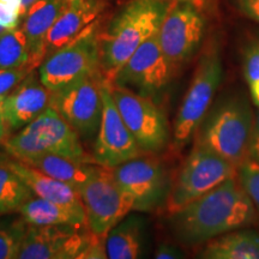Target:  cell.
<instances>
[{
    "label": "cell",
    "mask_w": 259,
    "mask_h": 259,
    "mask_svg": "<svg viewBox=\"0 0 259 259\" xmlns=\"http://www.w3.org/2000/svg\"><path fill=\"white\" fill-rule=\"evenodd\" d=\"M236 178L169 213V228L178 241L200 245L255 222L257 211Z\"/></svg>",
    "instance_id": "obj_1"
},
{
    "label": "cell",
    "mask_w": 259,
    "mask_h": 259,
    "mask_svg": "<svg viewBox=\"0 0 259 259\" xmlns=\"http://www.w3.org/2000/svg\"><path fill=\"white\" fill-rule=\"evenodd\" d=\"M169 4L166 0H131L103 32L99 31L100 70L107 82H112L136 50L156 34Z\"/></svg>",
    "instance_id": "obj_2"
},
{
    "label": "cell",
    "mask_w": 259,
    "mask_h": 259,
    "mask_svg": "<svg viewBox=\"0 0 259 259\" xmlns=\"http://www.w3.org/2000/svg\"><path fill=\"white\" fill-rule=\"evenodd\" d=\"M253 122L254 114L247 97L231 94L204 116L196 132V144L239 167L247 158Z\"/></svg>",
    "instance_id": "obj_3"
},
{
    "label": "cell",
    "mask_w": 259,
    "mask_h": 259,
    "mask_svg": "<svg viewBox=\"0 0 259 259\" xmlns=\"http://www.w3.org/2000/svg\"><path fill=\"white\" fill-rule=\"evenodd\" d=\"M3 147L12 157L18 160L56 154L94 162L92 155L84 150L78 132L52 106L15 135H10Z\"/></svg>",
    "instance_id": "obj_4"
},
{
    "label": "cell",
    "mask_w": 259,
    "mask_h": 259,
    "mask_svg": "<svg viewBox=\"0 0 259 259\" xmlns=\"http://www.w3.org/2000/svg\"><path fill=\"white\" fill-rule=\"evenodd\" d=\"M222 61L216 46L206 48L199 58L192 80L179 107L173 126V144L184 148L196 135L209 112L222 80Z\"/></svg>",
    "instance_id": "obj_5"
},
{
    "label": "cell",
    "mask_w": 259,
    "mask_h": 259,
    "mask_svg": "<svg viewBox=\"0 0 259 259\" xmlns=\"http://www.w3.org/2000/svg\"><path fill=\"white\" fill-rule=\"evenodd\" d=\"M238 167L199 144L194 147L170 185L166 200L168 213L190 204L193 200L221 185L229 178L236 177Z\"/></svg>",
    "instance_id": "obj_6"
},
{
    "label": "cell",
    "mask_w": 259,
    "mask_h": 259,
    "mask_svg": "<svg viewBox=\"0 0 259 259\" xmlns=\"http://www.w3.org/2000/svg\"><path fill=\"white\" fill-rule=\"evenodd\" d=\"M41 82L52 92L85 78L100 70L99 22L80 36L45 58L37 67Z\"/></svg>",
    "instance_id": "obj_7"
},
{
    "label": "cell",
    "mask_w": 259,
    "mask_h": 259,
    "mask_svg": "<svg viewBox=\"0 0 259 259\" xmlns=\"http://www.w3.org/2000/svg\"><path fill=\"white\" fill-rule=\"evenodd\" d=\"M77 192L85 212L87 226L102 239L134 211V199L116 183L112 168L99 164L96 173Z\"/></svg>",
    "instance_id": "obj_8"
},
{
    "label": "cell",
    "mask_w": 259,
    "mask_h": 259,
    "mask_svg": "<svg viewBox=\"0 0 259 259\" xmlns=\"http://www.w3.org/2000/svg\"><path fill=\"white\" fill-rule=\"evenodd\" d=\"M101 239L88 226H29L17 259H90Z\"/></svg>",
    "instance_id": "obj_9"
},
{
    "label": "cell",
    "mask_w": 259,
    "mask_h": 259,
    "mask_svg": "<svg viewBox=\"0 0 259 259\" xmlns=\"http://www.w3.org/2000/svg\"><path fill=\"white\" fill-rule=\"evenodd\" d=\"M119 114L139 148L145 154H158L169 142V128L163 112L149 96L108 82Z\"/></svg>",
    "instance_id": "obj_10"
},
{
    "label": "cell",
    "mask_w": 259,
    "mask_h": 259,
    "mask_svg": "<svg viewBox=\"0 0 259 259\" xmlns=\"http://www.w3.org/2000/svg\"><path fill=\"white\" fill-rule=\"evenodd\" d=\"M116 183L134 199V211L150 212L166 204L169 179L161 162L143 154L112 168Z\"/></svg>",
    "instance_id": "obj_11"
},
{
    "label": "cell",
    "mask_w": 259,
    "mask_h": 259,
    "mask_svg": "<svg viewBox=\"0 0 259 259\" xmlns=\"http://www.w3.org/2000/svg\"><path fill=\"white\" fill-rule=\"evenodd\" d=\"M205 21L191 3L170 2L157 30L164 56L174 70L196 53L203 40Z\"/></svg>",
    "instance_id": "obj_12"
},
{
    "label": "cell",
    "mask_w": 259,
    "mask_h": 259,
    "mask_svg": "<svg viewBox=\"0 0 259 259\" xmlns=\"http://www.w3.org/2000/svg\"><path fill=\"white\" fill-rule=\"evenodd\" d=\"M101 73H95L52 92V107L63 116L80 137L97 134L102 115Z\"/></svg>",
    "instance_id": "obj_13"
},
{
    "label": "cell",
    "mask_w": 259,
    "mask_h": 259,
    "mask_svg": "<svg viewBox=\"0 0 259 259\" xmlns=\"http://www.w3.org/2000/svg\"><path fill=\"white\" fill-rule=\"evenodd\" d=\"M102 115L93 147V160L100 166L113 168L145 153L119 114L111 95L109 84L103 78Z\"/></svg>",
    "instance_id": "obj_14"
},
{
    "label": "cell",
    "mask_w": 259,
    "mask_h": 259,
    "mask_svg": "<svg viewBox=\"0 0 259 259\" xmlns=\"http://www.w3.org/2000/svg\"><path fill=\"white\" fill-rule=\"evenodd\" d=\"M174 71L162 51L156 32L136 50L115 74L112 83L135 89L142 95L150 97L169 83Z\"/></svg>",
    "instance_id": "obj_15"
},
{
    "label": "cell",
    "mask_w": 259,
    "mask_h": 259,
    "mask_svg": "<svg viewBox=\"0 0 259 259\" xmlns=\"http://www.w3.org/2000/svg\"><path fill=\"white\" fill-rule=\"evenodd\" d=\"M36 70L0 103L3 118L11 131L24 127L52 105V90L41 82Z\"/></svg>",
    "instance_id": "obj_16"
},
{
    "label": "cell",
    "mask_w": 259,
    "mask_h": 259,
    "mask_svg": "<svg viewBox=\"0 0 259 259\" xmlns=\"http://www.w3.org/2000/svg\"><path fill=\"white\" fill-rule=\"evenodd\" d=\"M103 9L100 0H70L45 40V58L69 45L97 22Z\"/></svg>",
    "instance_id": "obj_17"
},
{
    "label": "cell",
    "mask_w": 259,
    "mask_h": 259,
    "mask_svg": "<svg viewBox=\"0 0 259 259\" xmlns=\"http://www.w3.org/2000/svg\"><path fill=\"white\" fill-rule=\"evenodd\" d=\"M6 164L10 168H12L18 174L19 178L27 184L31 192L34 193V196L59 204L64 208L76 212L77 215L85 218V212H84L79 194L72 186L42 173L41 170L29 166L23 161L12 157L11 155L6 160Z\"/></svg>",
    "instance_id": "obj_18"
},
{
    "label": "cell",
    "mask_w": 259,
    "mask_h": 259,
    "mask_svg": "<svg viewBox=\"0 0 259 259\" xmlns=\"http://www.w3.org/2000/svg\"><path fill=\"white\" fill-rule=\"evenodd\" d=\"M70 0H37L24 16L23 29L30 50V65L37 69L45 59L46 36Z\"/></svg>",
    "instance_id": "obj_19"
},
{
    "label": "cell",
    "mask_w": 259,
    "mask_h": 259,
    "mask_svg": "<svg viewBox=\"0 0 259 259\" xmlns=\"http://www.w3.org/2000/svg\"><path fill=\"white\" fill-rule=\"evenodd\" d=\"M18 160V158H17ZM24 163L36 168L54 179L63 181L78 191L96 173L99 164L56 154L37 155L24 158Z\"/></svg>",
    "instance_id": "obj_20"
},
{
    "label": "cell",
    "mask_w": 259,
    "mask_h": 259,
    "mask_svg": "<svg viewBox=\"0 0 259 259\" xmlns=\"http://www.w3.org/2000/svg\"><path fill=\"white\" fill-rule=\"evenodd\" d=\"M145 240L144 221L135 213L126 215L106 236L107 258L136 259L142 257Z\"/></svg>",
    "instance_id": "obj_21"
},
{
    "label": "cell",
    "mask_w": 259,
    "mask_h": 259,
    "mask_svg": "<svg viewBox=\"0 0 259 259\" xmlns=\"http://www.w3.org/2000/svg\"><path fill=\"white\" fill-rule=\"evenodd\" d=\"M200 258L259 259V233L240 228L205 242Z\"/></svg>",
    "instance_id": "obj_22"
},
{
    "label": "cell",
    "mask_w": 259,
    "mask_h": 259,
    "mask_svg": "<svg viewBox=\"0 0 259 259\" xmlns=\"http://www.w3.org/2000/svg\"><path fill=\"white\" fill-rule=\"evenodd\" d=\"M18 212L29 226H87L85 218L77 215L76 212L59 204L40 198L34 194L25 200Z\"/></svg>",
    "instance_id": "obj_23"
},
{
    "label": "cell",
    "mask_w": 259,
    "mask_h": 259,
    "mask_svg": "<svg viewBox=\"0 0 259 259\" xmlns=\"http://www.w3.org/2000/svg\"><path fill=\"white\" fill-rule=\"evenodd\" d=\"M32 194L27 184L6 164V161L0 163V215L18 212Z\"/></svg>",
    "instance_id": "obj_24"
},
{
    "label": "cell",
    "mask_w": 259,
    "mask_h": 259,
    "mask_svg": "<svg viewBox=\"0 0 259 259\" xmlns=\"http://www.w3.org/2000/svg\"><path fill=\"white\" fill-rule=\"evenodd\" d=\"M25 65L31 66L30 50L23 29H9L0 34V69H15Z\"/></svg>",
    "instance_id": "obj_25"
},
{
    "label": "cell",
    "mask_w": 259,
    "mask_h": 259,
    "mask_svg": "<svg viewBox=\"0 0 259 259\" xmlns=\"http://www.w3.org/2000/svg\"><path fill=\"white\" fill-rule=\"evenodd\" d=\"M28 228L19 212L0 215V259H17Z\"/></svg>",
    "instance_id": "obj_26"
},
{
    "label": "cell",
    "mask_w": 259,
    "mask_h": 259,
    "mask_svg": "<svg viewBox=\"0 0 259 259\" xmlns=\"http://www.w3.org/2000/svg\"><path fill=\"white\" fill-rule=\"evenodd\" d=\"M242 67L252 101L259 106V36L252 38L246 45L242 54Z\"/></svg>",
    "instance_id": "obj_27"
},
{
    "label": "cell",
    "mask_w": 259,
    "mask_h": 259,
    "mask_svg": "<svg viewBox=\"0 0 259 259\" xmlns=\"http://www.w3.org/2000/svg\"><path fill=\"white\" fill-rule=\"evenodd\" d=\"M236 177L253 204L255 211L259 213V163L251 158H246L238 167Z\"/></svg>",
    "instance_id": "obj_28"
},
{
    "label": "cell",
    "mask_w": 259,
    "mask_h": 259,
    "mask_svg": "<svg viewBox=\"0 0 259 259\" xmlns=\"http://www.w3.org/2000/svg\"><path fill=\"white\" fill-rule=\"evenodd\" d=\"M32 69L29 65L15 69H0V103L29 76Z\"/></svg>",
    "instance_id": "obj_29"
},
{
    "label": "cell",
    "mask_w": 259,
    "mask_h": 259,
    "mask_svg": "<svg viewBox=\"0 0 259 259\" xmlns=\"http://www.w3.org/2000/svg\"><path fill=\"white\" fill-rule=\"evenodd\" d=\"M21 15L17 10L12 9L6 3L0 0V25L5 29L17 28Z\"/></svg>",
    "instance_id": "obj_30"
},
{
    "label": "cell",
    "mask_w": 259,
    "mask_h": 259,
    "mask_svg": "<svg viewBox=\"0 0 259 259\" xmlns=\"http://www.w3.org/2000/svg\"><path fill=\"white\" fill-rule=\"evenodd\" d=\"M257 114L254 115L253 128H252V134L250 138V144H248V153L247 158H251L259 163V107Z\"/></svg>",
    "instance_id": "obj_31"
},
{
    "label": "cell",
    "mask_w": 259,
    "mask_h": 259,
    "mask_svg": "<svg viewBox=\"0 0 259 259\" xmlns=\"http://www.w3.org/2000/svg\"><path fill=\"white\" fill-rule=\"evenodd\" d=\"M235 5L242 15L259 24V0H235Z\"/></svg>",
    "instance_id": "obj_32"
},
{
    "label": "cell",
    "mask_w": 259,
    "mask_h": 259,
    "mask_svg": "<svg viewBox=\"0 0 259 259\" xmlns=\"http://www.w3.org/2000/svg\"><path fill=\"white\" fill-rule=\"evenodd\" d=\"M154 257L157 259H178L183 258L184 255L179 248L176 247V246L163 242V244H160L157 246Z\"/></svg>",
    "instance_id": "obj_33"
},
{
    "label": "cell",
    "mask_w": 259,
    "mask_h": 259,
    "mask_svg": "<svg viewBox=\"0 0 259 259\" xmlns=\"http://www.w3.org/2000/svg\"><path fill=\"white\" fill-rule=\"evenodd\" d=\"M11 134H12L11 128L9 127V125L6 124L4 119L0 120V145L4 144V142L10 137V135Z\"/></svg>",
    "instance_id": "obj_34"
},
{
    "label": "cell",
    "mask_w": 259,
    "mask_h": 259,
    "mask_svg": "<svg viewBox=\"0 0 259 259\" xmlns=\"http://www.w3.org/2000/svg\"><path fill=\"white\" fill-rule=\"evenodd\" d=\"M35 2L37 0H22V4H21V16H25L27 11L30 9V6L34 4Z\"/></svg>",
    "instance_id": "obj_35"
},
{
    "label": "cell",
    "mask_w": 259,
    "mask_h": 259,
    "mask_svg": "<svg viewBox=\"0 0 259 259\" xmlns=\"http://www.w3.org/2000/svg\"><path fill=\"white\" fill-rule=\"evenodd\" d=\"M2 2H4L8 4L9 6H11L12 9L17 10L19 12V15H21V4H22V0H2Z\"/></svg>",
    "instance_id": "obj_36"
},
{
    "label": "cell",
    "mask_w": 259,
    "mask_h": 259,
    "mask_svg": "<svg viewBox=\"0 0 259 259\" xmlns=\"http://www.w3.org/2000/svg\"><path fill=\"white\" fill-rule=\"evenodd\" d=\"M166 2H185V3H191V4L196 5L197 8H200L206 0H166Z\"/></svg>",
    "instance_id": "obj_37"
},
{
    "label": "cell",
    "mask_w": 259,
    "mask_h": 259,
    "mask_svg": "<svg viewBox=\"0 0 259 259\" xmlns=\"http://www.w3.org/2000/svg\"><path fill=\"white\" fill-rule=\"evenodd\" d=\"M2 145H0V147H2ZM9 157H10V154L8 153V151H6L5 149L4 150H2V149H0V163H4V162L8 160Z\"/></svg>",
    "instance_id": "obj_38"
},
{
    "label": "cell",
    "mask_w": 259,
    "mask_h": 259,
    "mask_svg": "<svg viewBox=\"0 0 259 259\" xmlns=\"http://www.w3.org/2000/svg\"><path fill=\"white\" fill-rule=\"evenodd\" d=\"M6 30H9V29H5L4 27H2V25H0V34H3V32L6 31Z\"/></svg>",
    "instance_id": "obj_39"
},
{
    "label": "cell",
    "mask_w": 259,
    "mask_h": 259,
    "mask_svg": "<svg viewBox=\"0 0 259 259\" xmlns=\"http://www.w3.org/2000/svg\"><path fill=\"white\" fill-rule=\"evenodd\" d=\"M3 119H4V118H3V113H2V108H0V120H3Z\"/></svg>",
    "instance_id": "obj_40"
}]
</instances>
